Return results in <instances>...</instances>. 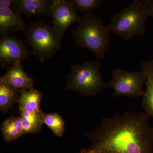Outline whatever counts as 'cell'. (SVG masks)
<instances>
[{
  "label": "cell",
  "instance_id": "obj_1",
  "mask_svg": "<svg viewBox=\"0 0 153 153\" xmlns=\"http://www.w3.org/2000/svg\"><path fill=\"white\" fill-rule=\"evenodd\" d=\"M145 112L126 111L104 117L98 128L85 136L91 149L102 153H153V127Z\"/></svg>",
  "mask_w": 153,
  "mask_h": 153
},
{
  "label": "cell",
  "instance_id": "obj_2",
  "mask_svg": "<svg viewBox=\"0 0 153 153\" xmlns=\"http://www.w3.org/2000/svg\"><path fill=\"white\" fill-rule=\"evenodd\" d=\"M153 16V0H134L128 7L112 15L107 26L110 32L128 41L143 36L146 22Z\"/></svg>",
  "mask_w": 153,
  "mask_h": 153
},
{
  "label": "cell",
  "instance_id": "obj_3",
  "mask_svg": "<svg viewBox=\"0 0 153 153\" xmlns=\"http://www.w3.org/2000/svg\"><path fill=\"white\" fill-rule=\"evenodd\" d=\"M78 26L72 31L76 47L88 49L100 61L111 46L110 31L102 19L93 13L88 12L80 17Z\"/></svg>",
  "mask_w": 153,
  "mask_h": 153
},
{
  "label": "cell",
  "instance_id": "obj_4",
  "mask_svg": "<svg viewBox=\"0 0 153 153\" xmlns=\"http://www.w3.org/2000/svg\"><path fill=\"white\" fill-rule=\"evenodd\" d=\"M100 61L95 60L71 66L66 88L77 91L82 96H94L109 87L103 81L100 73Z\"/></svg>",
  "mask_w": 153,
  "mask_h": 153
},
{
  "label": "cell",
  "instance_id": "obj_5",
  "mask_svg": "<svg viewBox=\"0 0 153 153\" xmlns=\"http://www.w3.org/2000/svg\"><path fill=\"white\" fill-rule=\"evenodd\" d=\"M24 33L26 43L32 48V55L41 63L54 57L61 49V39L53 28L42 20L30 23Z\"/></svg>",
  "mask_w": 153,
  "mask_h": 153
},
{
  "label": "cell",
  "instance_id": "obj_6",
  "mask_svg": "<svg viewBox=\"0 0 153 153\" xmlns=\"http://www.w3.org/2000/svg\"><path fill=\"white\" fill-rule=\"evenodd\" d=\"M146 79L147 74L143 70L128 71L114 68L108 84L113 89V95L115 96L140 97L144 94L143 85L146 83Z\"/></svg>",
  "mask_w": 153,
  "mask_h": 153
},
{
  "label": "cell",
  "instance_id": "obj_7",
  "mask_svg": "<svg viewBox=\"0 0 153 153\" xmlns=\"http://www.w3.org/2000/svg\"><path fill=\"white\" fill-rule=\"evenodd\" d=\"M32 55L24 42L13 35L1 36L0 38V66L8 70L17 62H21Z\"/></svg>",
  "mask_w": 153,
  "mask_h": 153
},
{
  "label": "cell",
  "instance_id": "obj_8",
  "mask_svg": "<svg viewBox=\"0 0 153 153\" xmlns=\"http://www.w3.org/2000/svg\"><path fill=\"white\" fill-rule=\"evenodd\" d=\"M51 17L52 27L62 40L68 28L75 22L78 23L81 16L76 13L69 0H53Z\"/></svg>",
  "mask_w": 153,
  "mask_h": 153
},
{
  "label": "cell",
  "instance_id": "obj_9",
  "mask_svg": "<svg viewBox=\"0 0 153 153\" xmlns=\"http://www.w3.org/2000/svg\"><path fill=\"white\" fill-rule=\"evenodd\" d=\"M53 0H14L12 10L29 17H51Z\"/></svg>",
  "mask_w": 153,
  "mask_h": 153
},
{
  "label": "cell",
  "instance_id": "obj_10",
  "mask_svg": "<svg viewBox=\"0 0 153 153\" xmlns=\"http://www.w3.org/2000/svg\"><path fill=\"white\" fill-rule=\"evenodd\" d=\"M28 27L22 14L11 8H0V34L10 36L12 33L25 32Z\"/></svg>",
  "mask_w": 153,
  "mask_h": 153
},
{
  "label": "cell",
  "instance_id": "obj_11",
  "mask_svg": "<svg viewBox=\"0 0 153 153\" xmlns=\"http://www.w3.org/2000/svg\"><path fill=\"white\" fill-rule=\"evenodd\" d=\"M0 82L12 85L20 91L33 88L34 79L26 73L21 62L11 66L0 78Z\"/></svg>",
  "mask_w": 153,
  "mask_h": 153
},
{
  "label": "cell",
  "instance_id": "obj_12",
  "mask_svg": "<svg viewBox=\"0 0 153 153\" xmlns=\"http://www.w3.org/2000/svg\"><path fill=\"white\" fill-rule=\"evenodd\" d=\"M42 95L41 92L33 88L20 91L18 100L20 111L30 113L42 112L41 102Z\"/></svg>",
  "mask_w": 153,
  "mask_h": 153
},
{
  "label": "cell",
  "instance_id": "obj_13",
  "mask_svg": "<svg viewBox=\"0 0 153 153\" xmlns=\"http://www.w3.org/2000/svg\"><path fill=\"white\" fill-rule=\"evenodd\" d=\"M140 67L147 74L146 90L143 96L142 105L145 112L153 119V59L141 63Z\"/></svg>",
  "mask_w": 153,
  "mask_h": 153
},
{
  "label": "cell",
  "instance_id": "obj_14",
  "mask_svg": "<svg viewBox=\"0 0 153 153\" xmlns=\"http://www.w3.org/2000/svg\"><path fill=\"white\" fill-rule=\"evenodd\" d=\"M3 139L9 143L24 134L21 117H11L4 121L1 126Z\"/></svg>",
  "mask_w": 153,
  "mask_h": 153
},
{
  "label": "cell",
  "instance_id": "obj_15",
  "mask_svg": "<svg viewBox=\"0 0 153 153\" xmlns=\"http://www.w3.org/2000/svg\"><path fill=\"white\" fill-rule=\"evenodd\" d=\"M20 91L12 85L0 82V109L6 112L18 102Z\"/></svg>",
  "mask_w": 153,
  "mask_h": 153
},
{
  "label": "cell",
  "instance_id": "obj_16",
  "mask_svg": "<svg viewBox=\"0 0 153 153\" xmlns=\"http://www.w3.org/2000/svg\"><path fill=\"white\" fill-rule=\"evenodd\" d=\"M44 123L55 135L57 137L63 135L65 124L63 118L59 114L56 113L44 114Z\"/></svg>",
  "mask_w": 153,
  "mask_h": 153
},
{
  "label": "cell",
  "instance_id": "obj_17",
  "mask_svg": "<svg viewBox=\"0 0 153 153\" xmlns=\"http://www.w3.org/2000/svg\"><path fill=\"white\" fill-rule=\"evenodd\" d=\"M76 10L85 14L92 11L94 9H99L103 4L102 0H69Z\"/></svg>",
  "mask_w": 153,
  "mask_h": 153
},
{
  "label": "cell",
  "instance_id": "obj_18",
  "mask_svg": "<svg viewBox=\"0 0 153 153\" xmlns=\"http://www.w3.org/2000/svg\"><path fill=\"white\" fill-rule=\"evenodd\" d=\"M24 134H36L41 130L42 125L31 121L25 118L21 117Z\"/></svg>",
  "mask_w": 153,
  "mask_h": 153
},
{
  "label": "cell",
  "instance_id": "obj_19",
  "mask_svg": "<svg viewBox=\"0 0 153 153\" xmlns=\"http://www.w3.org/2000/svg\"><path fill=\"white\" fill-rule=\"evenodd\" d=\"M14 0H1L0 8H11Z\"/></svg>",
  "mask_w": 153,
  "mask_h": 153
},
{
  "label": "cell",
  "instance_id": "obj_20",
  "mask_svg": "<svg viewBox=\"0 0 153 153\" xmlns=\"http://www.w3.org/2000/svg\"><path fill=\"white\" fill-rule=\"evenodd\" d=\"M80 153H102L97 152L89 148L87 149H82L80 151Z\"/></svg>",
  "mask_w": 153,
  "mask_h": 153
},
{
  "label": "cell",
  "instance_id": "obj_21",
  "mask_svg": "<svg viewBox=\"0 0 153 153\" xmlns=\"http://www.w3.org/2000/svg\"></svg>",
  "mask_w": 153,
  "mask_h": 153
}]
</instances>
